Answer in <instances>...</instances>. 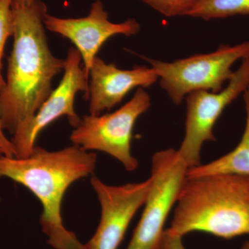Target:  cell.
Returning a JSON list of instances; mask_svg holds the SVG:
<instances>
[{"label": "cell", "instance_id": "obj_1", "mask_svg": "<svg viewBox=\"0 0 249 249\" xmlns=\"http://www.w3.org/2000/svg\"><path fill=\"white\" fill-rule=\"evenodd\" d=\"M14 45L8 59L6 84L0 90V125L12 136L30 124L53 91L52 80L66 61L51 52L44 20L47 7L41 0L12 7Z\"/></svg>", "mask_w": 249, "mask_h": 249}, {"label": "cell", "instance_id": "obj_2", "mask_svg": "<svg viewBox=\"0 0 249 249\" xmlns=\"http://www.w3.org/2000/svg\"><path fill=\"white\" fill-rule=\"evenodd\" d=\"M170 229L231 240L249 235V176L219 174L187 178Z\"/></svg>", "mask_w": 249, "mask_h": 249}, {"label": "cell", "instance_id": "obj_3", "mask_svg": "<svg viewBox=\"0 0 249 249\" xmlns=\"http://www.w3.org/2000/svg\"><path fill=\"white\" fill-rule=\"evenodd\" d=\"M96 155L77 145L57 151L36 146L24 158L0 156V178L29 190L42 206L40 224L45 234L64 227L62 203L75 181L93 173Z\"/></svg>", "mask_w": 249, "mask_h": 249}, {"label": "cell", "instance_id": "obj_4", "mask_svg": "<svg viewBox=\"0 0 249 249\" xmlns=\"http://www.w3.org/2000/svg\"><path fill=\"white\" fill-rule=\"evenodd\" d=\"M249 55V42L222 45L212 53L198 54L173 62L145 58L151 65L160 85L172 101L179 106L188 94L196 91L219 92L233 74L231 67Z\"/></svg>", "mask_w": 249, "mask_h": 249}, {"label": "cell", "instance_id": "obj_5", "mask_svg": "<svg viewBox=\"0 0 249 249\" xmlns=\"http://www.w3.org/2000/svg\"><path fill=\"white\" fill-rule=\"evenodd\" d=\"M188 169L175 149L160 150L153 155L150 190L142 217L126 249H159L165 223L178 201Z\"/></svg>", "mask_w": 249, "mask_h": 249}, {"label": "cell", "instance_id": "obj_6", "mask_svg": "<svg viewBox=\"0 0 249 249\" xmlns=\"http://www.w3.org/2000/svg\"><path fill=\"white\" fill-rule=\"evenodd\" d=\"M151 106V99L143 88H137L130 101L111 114L86 115L73 128L70 140L87 150L106 152L121 162L129 172L139 167L131 153L134 124Z\"/></svg>", "mask_w": 249, "mask_h": 249}, {"label": "cell", "instance_id": "obj_7", "mask_svg": "<svg viewBox=\"0 0 249 249\" xmlns=\"http://www.w3.org/2000/svg\"><path fill=\"white\" fill-rule=\"evenodd\" d=\"M242 60L227 86L219 92L196 91L186 97V131L178 150L188 168L201 165L203 145L215 141L213 128L216 122L224 109L249 88V55Z\"/></svg>", "mask_w": 249, "mask_h": 249}, {"label": "cell", "instance_id": "obj_8", "mask_svg": "<svg viewBox=\"0 0 249 249\" xmlns=\"http://www.w3.org/2000/svg\"><path fill=\"white\" fill-rule=\"evenodd\" d=\"M65 61L63 76L58 87L42 105L30 124L10 140L16 158H24L30 155L39 134L59 118L67 116L73 128L79 124L80 118L74 109L75 98L79 91H84L86 96L89 79L81 66V55L76 48L69 49Z\"/></svg>", "mask_w": 249, "mask_h": 249}, {"label": "cell", "instance_id": "obj_9", "mask_svg": "<svg viewBox=\"0 0 249 249\" xmlns=\"http://www.w3.org/2000/svg\"><path fill=\"white\" fill-rule=\"evenodd\" d=\"M91 185L101 207V217L94 235L85 244L86 249H118L131 221L145 204L151 180L109 186L93 176Z\"/></svg>", "mask_w": 249, "mask_h": 249}, {"label": "cell", "instance_id": "obj_10", "mask_svg": "<svg viewBox=\"0 0 249 249\" xmlns=\"http://www.w3.org/2000/svg\"><path fill=\"white\" fill-rule=\"evenodd\" d=\"M45 28L68 39L80 52L85 75L89 79L93 60L101 47L112 36L137 35L140 24L136 19L114 23L109 20L108 13L101 0L91 5L89 15L80 18H60L47 14L44 20Z\"/></svg>", "mask_w": 249, "mask_h": 249}, {"label": "cell", "instance_id": "obj_11", "mask_svg": "<svg viewBox=\"0 0 249 249\" xmlns=\"http://www.w3.org/2000/svg\"><path fill=\"white\" fill-rule=\"evenodd\" d=\"M89 78L85 99L89 101L91 115H101L120 103L134 88H148L159 79L152 67L136 66L123 70L98 56L90 69Z\"/></svg>", "mask_w": 249, "mask_h": 249}, {"label": "cell", "instance_id": "obj_12", "mask_svg": "<svg viewBox=\"0 0 249 249\" xmlns=\"http://www.w3.org/2000/svg\"><path fill=\"white\" fill-rule=\"evenodd\" d=\"M246 124L238 145L231 152L207 164L199 165L187 170V178L204 175L230 174L249 176V88L244 93Z\"/></svg>", "mask_w": 249, "mask_h": 249}, {"label": "cell", "instance_id": "obj_13", "mask_svg": "<svg viewBox=\"0 0 249 249\" xmlns=\"http://www.w3.org/2000/svg\"><path fill=\"white\" fill-rule=\"evenodd\" d=\"M249 15V0H203L188 16L206 20Z\"/></svg>", "mask_w": 249, "mask_h": 249}, {"label": "cell", "instance_id": "obj_14", "mask_svg": "<svg viewBox=\"0 0 249 249\" xmlns=\"http://www.w3.org/2000/svg\"><path fill=\"white\" fill-rule=\"evenodd\" d=\"M13 0H0V90L6 84L2 71V58L6 41L14 35V17L12 12Z\"/></svg>", "mask_w": 249, "mask_h": 249}, {"label": "cell", "instance_id": "obj_15", "mask_svg": "<svg viewBox=\"0 0 249 249\" xmlns=\"http://www.w3.org/2000/svg\"><path fill=\"white\" fill-rule=\"evenodd\" d=\"M159 13L167 16H188L203 0H142Z\"/></svg>", "mask_w": 249, "mask_h": 249}, {"label": "cell", "instance_id": "obj_16", "mask_svg": "<svg viewBox=\"0 0 249 249\" xmlns=\"http://www.w3.org/2000/svg\"><path fill=\"white\" fill-rule=\"evenodd\" d=\"M48 243L55 249H86L73 232L65 227L47 234Z\"/></svg>", "mask_w": 249, "mask_h": 249}, {"label": "cell", "instance_id": "obj_17", "mask_svg": "<svg viewBox=\"0 0 249 249\" xmlns=\"http://www.w3.org/2000/svg\"><path fill=\"white\" fill-rule=\"evenodd\" d=\"M158 249H186L183 237L173 231L170 228L165 229Z\"/></svg>", "mask_w": 249, "mask_h": 249}, {"label": "cell", "instance_id": "obj_18", "mask_svg": "<svg viewBox=\"0 0 249 249\" xmlns=\"http://www.w3.org/2000/svg\"><path fill=\"white\" fill-rule=\"evenodd\" d=\"M0 141L3 142L4 146L6 147V150H7L8 152H9V157H14V147H13L11 141L6 138V136H5L4 130L1 128V125H0Z\"/></svg>", "mask_w": 249, "mask_h": 249}, {"label": "cell", "instance_id": "obj_19", "mask_svg": "<svg viewBox=\"0 0 249 249\" xmlns=\"http://www.w3.org/2000/svg\"><path fill=\"white\" fill-rule=\"evenodd\" d=\"M34 0H13L12 7L30 5Z\"/></svg>", "mask_w": 249, "mask_h": 249}, {"label": "cell", "instance_id": "obj_20", "mask_svg": "<svg viewBox=\"0 0 249 249\" xmlns=\"http://www.w3.org/2000/svg\"><path fill=\"white\" fill-rule=\"evenodd\" d=\"M5 155L9 157V152L6 150V147L4 146L3 142L0 141V156Z\"/></svg>", "mask_w": 249, "mask_h": 249}, {"label": "cell", "instance_id": "obj_21", "mask_svg": "<svg viewBox=\"0 0 249 249\" xmlns=\"http://www.w3.org/2000/svg\"><path fill=\"white\" fill-rule=\"evenodd\" d=\"M240 249H249V240L246 241V242H244Z\"/></svg>", "mask_w": 249, "mask_h": 249}]
</instances>
